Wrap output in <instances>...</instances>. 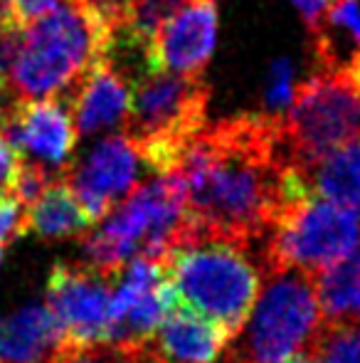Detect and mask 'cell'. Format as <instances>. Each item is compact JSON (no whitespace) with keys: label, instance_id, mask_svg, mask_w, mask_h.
Returning a JSON list of instances; mask_svg holds the SVG:
<instances>
[{"label":"cell","instance_id":"6da1fadb","mask_svg":"<svg viewBox=\"0 0 360 363\" xmlns=\"http://www.w3.org/2000/svg\"><path fill=\"white\" fill-rule=\"evenodd\" d=\"M286 168L279 114H240L202 126L175 166L185 183V242L215 238L260 247L286 206Z\"/></svg>","mask_w":360,"mask_h":363},{"label":"cell","instance_id":"7a4b0ae2","mask_svg":"<svg viewBox=\"0 0 360 363\" xmlns=\"http://www.w3.org/2000/svg\"><path fill=\"white\" fill-rule=\"evenodd\" d=\"M111 28L89 0H62L52 13L0 38V69L20 99H47L69 91L106 57Z\"/></svg>","mask_w":360,"mask_h":363},{"label":"cell","instance_id":"3957f363","mask_svg":"<svg viewBox=\"0 0 360 363\" xmlns=\"http://www.w3.org/2000/svg\"><path fill=\"white\" fill-rule=\"evenodd\" d=\"M168 282L182 306L220 324L235 339L265 284L260 247L197 238L166 257Z\"/></svg>","mask_w":360,"mask_h":363},{"label":"cell","instance_id":"277c9868","mask_svg":"<svg viewBox=\"0 0 360 363\" xmlns=\"http://www.w3.org/2000/svg\"><path fill=\"white\" fill-rule=\"evenodd\" d=\"M185 238V183L178 171L153 173L116 206V213L99 230L87 235L84 264L119 277L134 257L166 259Z\"/></svg>","mask_w":360,"mask_h":363},{"label":"cell","instance_id":"5b68a950","mask_svg":"<svg viewBox=\"0 0 360 363\" xmlns=\"http://www.w3.org/2000/svg\"><path fill=\"white\" fill-rule=\"evenodd\" d=\"M323 316L316 282L301 269H277L265 277L245 326L222 351L220 363H286L306 356Z\"/></svg>","mask_w":360,"mask_h":363},{"label":"cell","instance_id":"8992f818","mask_svg":"<svg viewBox=\"0 0 360 363\" xmlns=\"http://www.w3.org/2000/svg\"><path fill=\"white\" fill-rule=\"evenodd\" d=\"M210 86L200 74L149 72L131 84L124 134L153 173L175 171L187 141L205 126Z\"/></svg>","mask_w":360,"mask_h":363},{"label":"cell","instance_id":"52a82bcc","mask_svg":"<svg viewBox=\"0 0 360 363\" xmlns=\"http://www.w3.org/2000/svg\"><path fill=\"white\" fill-rule=\"evenodd\" d=\"M289 166H308L360 136V79L348 69H321L294 89L279 114Z\"/></svg>","mask_w":360,"mask_h":363},{"label":"cell","instance_id":"ba28073f","mask_svg":"<svg viewBox=\"0 0 360 363\" xmlns=\"http://www.w3.org/2000/svg\"><path fill=\"white\" fill-rule=\"evenodd\" d=\"M360 247V208H346L321 198H294L279 213L260 245L265 277L277 269H301L316 277Z\"/></svg>","mask_w":360,"mask_h":363},{"label":"cell","instance_id":"9c48e42d","mask_svg":"<svg viewBox=\"0 0 360 363\" xmlns=\"http://www.w3.org/2000/svg\"><path fill=\"white\" fill-rule=\"evenodd\" d=\"M116 277L84 262H57L47 279V309L54 314L72 346L109 341L111 299Z\"/></svg>","mask_w":360,"mask_h":363},{"label":"cell","instance_id":"30bf717a","mask_svg":"<svg viewBox=\"0 0 360 363\" xmlns=\"http://www.w3.org/2000/svg\"><path fill=\"white\" fill-rule=\"evenodd\" d=\"M0 131L18 153L52 176L69 168L79 131L72 111L59 99H18L0 111Z\"/></svg>","mask_w":360,"mask_h":363},{"label":"cell","instance_id":"8fae6325","mask_svg":"<svg viewBox=\"0 0 360 363\" xmlns=\"http://www.w3.org/2000/svg\"><path fill=\"white\" fill-rule=\"evenodd\" d=\"M139 148L126 134L106 136L77 168L62 173L91 223H99L136 188L141 171Z\"/></svg>","mask_w":360,"mask_h":363},{"label":"cell","instance_id":"7c38bea8","mask_svg":"<svg viewBox=\"0 0 360 363\" xmlns=\"http://www.w3.org/2000/svg\"><path fill=\"white\" fill-rule=\"evenodd\" d=\"M215 0H187L158 25L151 38V72L200 74L215 50Z\"/></svg>","mask_w":360,"mask_h":363},{"label":"cell","instance_id":"4fadbf2b","mask_svg":"<svg viewBox=\"0 0 360 363\" xmlns=\"http://www.w3.org/2000/svg\"><path fill=\"white\" fill-rule=\"evenodd\" d=\"M230 341L232 336L220 324L178 301L156 334L124 356L129 363H217Z\"/></svg>","mask_w":360,"mask_h":363},{"label":"cell","instance_id":"5bb4252c","mask_svg":"<svg viewBox=\"0 0 360 363\" xmlns=\"http://www.w3.org/2000/svg\"><path fill=\"white\" fill-rule=\"evenodd\" d=\"M72 119L82 136H94L126 124L131 106V82L106 57L96 60L69 89Z\"/></svg>","mask_w":360,"mask_h":363},{"label":"cell","instance_id":"9a60e30c","mask_svg":"<svg viewBox=\"0 0 360 363\" xmlns=\"http://www.w3.org/2000/svg\"><path fill=\"white\" fill-rule=\"evenodd\" d=\"M67 344L64 329L42 304L0 316V363H57Z\"/></svg>","mask_w":360,"mask_h":363},{"label":"cell","instance_id":"2e32d148","mask_svg":"<svg viewBox=\"0 0 360 363\" xmlns=\"http://www.w3.org/2000/svg\"><path fill=\"white\" fill-rule=\"evenodd\" d=\"M311 35L321 69L360 67V0H328Z\"/></svg>","mask_w":360,"mask_h":363},{"label":"cell","instance_id":"e0dca14e","mask_svg":"<svg viewBox=\"0 0 360 363\" xmlns=\"http://www.w3.org/2000/svg\"><path fill=\"white\" fill-rule=\"evenodd\" d=\"M313 198L360 208V136L308 166H294Z\"/></svg>","mask_w":360,"mask_h":363},{"label":"cell","instance_id":"ac0fdd59","mask_svg":"<svg viewBox=\"0 0 360 363\" xmlns=\"http://www.w3.org/2000/svg\"><path fill=\"white\" fill-rule=\"evenodd\" d=\"M87 211L64 176H54L45 191L25 208V228L42 240H62L91 228Z\"/></svg>","mask_w":360,"mask_h":363},{"label":"cell","instance_id":"d6986e66","mask_svg":"<svg viewBox=\"0 0 360 363\" xmlns=\"http://www.w3.org/2000/svg\"><path fill=\"white\" fill-rule=\"evenodd\" d=\"M323 324L360 321V247L313 277Z\"/></svg>","mask_w":360,"mask_h":363},{"label":"cell","instance_id":"ffe728a7","mask_svg":"<svg viewBox=\"0 0 360 363\" xmlns=\"http://www.w3.org/2000/svg\"><path fill=\"white\" fill-rule=\"evenodd\" d=\"M308 356H316L323 363H360V321L321 324Z\"/></svg>","mask_w":360,"mask_h":363},{"label":"cell","instance_id":"44dd1931","mask_svg":"<svg viewBox=\"0 0 360 363\" xmlns=\"http://www.w3.org/2000/svg\"><path fill=\"white\" fill-rule=\"evenodd\" d=\"M294 89H296V86H294V67L289 65V60H277V62H272L269 77H267V86H265V99H267V106L274 109V114L286 109L294 96Z\"/></svg>","mask_w":360,"mask_h":363},{"label":"cell","instance_id":"7402d4cb","mask_svg":"<svg viewBox=\"0 0 360 363\" xmlns=\"http://www.w3.org/2000/svg\"><path fill=\"white\" fill-rule=\"evenodd\" d=\"M57 363H129L124 351L111 344H94V346H72L62 351Z\"/></svg>","mask_w":360,"mask_h":363},{"label":"cell","instance_id":"603a6c76","mask_svg":"<svg viewBox=\"0 0 360 363\" xmlns=\"http://www.w3.org/2000/svg\"><path fill=\"white\" fill-rule=\"evenodd\" d=\"M28 233L25 228V206L15 196L0 198V250Z\"/></svg>","mask_w":360,"mask_h":363},{"label":"cell","instance_id":"cb8c5ba5","mask_svg":"<svg viewBox=\"0 0 360 363\" xmlns=\"http://www.w3.org/2000/svg\"><path fill=\"white\" fill-rule=\"evenodd\" d=\"M62 0H5V18L13 28H28L30 23L52 13Z\"/></svg>","mask_w":360,"mask_h":363},{"label":"cell","instance_id":"d4e9b609","mask_svg":"<svg viewBox=\"0 0 360 363\" xmlns=\"http://www.w3.org/2000/svg\"><path fill=\"white\" fill-rule=\"evenodd\" d=\"M20 168H23V156L0 131V198L15 196Z\"/></svg>","mask_w":360,"mask_h":363},{"label":"cell","instance_id":"484cf974","mask_svg":"<svg viewBox=\"0 0 360 363\" xmlns=\"http://www.w3.org/2000/svg\"><path fill=\"white\" fill-rule=\"evenodd\" d=\"M89 3L99 10V15L109 23V28L114 30L116 25H121L126 20L131 5H134L136 0H89Z\"/></svg>","mask_w":360,"mask_h":363},{"label":"cell","instance_id":"4316f807","mask_svg":"<svg viewBox=\"0 0 360 363\" xmlns=\"http://www.w3.org/2000/svg\"><path fill=\"white\" fill-rule=\"evenodd\" d=\"M294 5L301 10V15L306 18L308 28H313V25H316V20L321 18V13L326 10L328 0H294Z\"/></svg>","mask_w":360,"mask_h":363},{"label":"cell","instance_id":"83f0119b","mask_svg":"<svg viewBox=\"0 0 360 363\" xmlns=\"http://www.w3.org/2000/svg\"><path fill=\"white\" fill-rule=\"evenodd\" d=\"M5 91H8V79H5V72L3 69H0V111L5 109Z\"/></svg>","mask_w":360,"mask_h":363},{"label":"cell","instance_id":"f1b7e54d","mask_svg":"<svg viewBox=\"0 0 360 363\" xmlns=\"http://www.w3.org/2000/svg\"><path fill=\"white\" fill-rule=\"evenodd\" d=\"M286 363H323L321 359H316V356H296V359H291V361H286Z\"/></svg>","mask_w":360,"mask_h":363},{"label":"cell","instance_id":"f546056e","mask_svg":"<svg viewBox=\"0 0 360 363\" xmlns=\"http://www.w3.org/2000/svg\"><path fill=\"white\" fill-rule=\"evenodd\" d=\"M10 28V23H8V18H5V8H0V38H3V33Z\"/></svg>","mask_w":360,"mask_h":363},{"label":"cell","instance_id":"4dcf8cb0","mask_svg":"<svg viewBox=\"0 0 360 363\" xmlns=\"http://www.w3.org/2000/svg\"><path fill=\"white\" fill-rule=\"evenodd\" d=\"M0 8H5V0H0Z\"/></svg>","mask_w":360,"mask_h":363},{"label":"cell","instance_id":"1f68e13d","mask_svg":"<svg viewBox=\"0 0 360 363\" xmlns=\"http://www.w3.org/2000/svg\"><path fill=\"white\" fill-rule=\"evenodd\" d=\"M0 259H3V250H0Z\"/></svg>","mask_w":360,"mask_h":363}]
</instances>
